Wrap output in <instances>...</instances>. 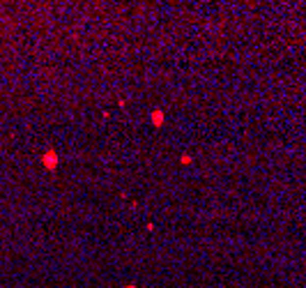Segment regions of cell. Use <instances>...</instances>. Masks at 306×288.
<instances>
[{
	"label": "cell",
	"mask_w": 306,
	"mask_h": 288,
	"mask_svg": "<svg viewBox=\"0 0 306 288\" xmlns=\"http://www.w3.org/2000/svg\"><path fill=\"white\" fill-rule=\"evenodd\" d=\"M152 120H154V125H161V122H164V115H161V111H154V113H152Z\"/></svg>",
	"instance_id": "obj_1"
}]
</instances>
